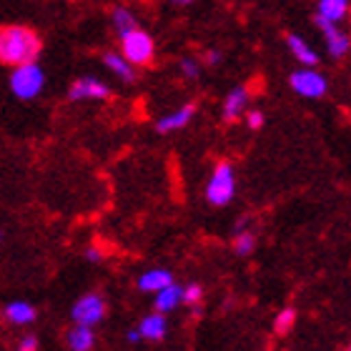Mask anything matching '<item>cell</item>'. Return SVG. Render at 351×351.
<instances>
[{
  "mask_svg": "<svg viewBox=\"0 0 351 351\" xmlns=\"http://www.w3.org/2000/svg\"><path fill=\"white\" fill-rule=\"evenodd\" d=\"M43 51V40L28 25H3L0 28V63L3 66H23L38 60Z\"/></svg>",
  "mask_w": 351,
  "mask_h": 351,
  "instance_id": "cell-1",
  "label": "cell"
},
{
  "mask_svg": "<svg viewBox=\"0 0 351 351\" xmlns=\"http://www.w3.org/2000/svg\"><path fill=\"white\" fill-rule=\"evenodd\" d=\"M118 40H121V56H123L131 66L146 68L154 63L156 43L146 30L133 28V30H128V33H123V36H118Z\"/></svg>",
  "mask_w": 351,
  "mask_h": 351,
  "instance_id": "cell-2",
  "label": "cell"
},
{
  "mask_svg": "<svg viewBox=\"0 0 351 351\" xmlns=\"http://www.w3.org/2000/svg\"><path fill=\"white\" fill-rule=\"evenodd\" d=\"M236 196V173L228 161H219L213 166V173L206 183V198L216 208H223L234 201Z\"/></svg>",
  "mask_w": 351,
  "mask_h": 351,
  "instance_id": "cell-3",
  "label": "cell"
},
{
  "mask_svg": "<svg viewBox=\"0 0 351 351\" xmlns=\"http://www.w3.org/2000/svg\"><path fill=\"white\" fill-rule=\"evenodd\" d=\"M43 88H45V73L36 60L13 68V73H10V90H13L15 98L33 101V98H38V95L43 93Z\"/></svg>",
  "mask_w": 351,
  "mask_h": 351,
  "instance_id": "cell-4",
  "label": "cell"
},
{
  "mask_svg": "<svg viewBox=\"0 0 351 351\" xmlns=\"http://www.w3.org/2000/svg\"><path fill=\"white\" fill-rule=\"evenodd\" d=\"M106 308L108 306H106L101 293H83L71 308V319H73V324L95 326V324H101L106 319Z\"/></svg>",
  "mask_w": 351,
  "mask_h": 351,
  "instance_id": "cell-5",
  "label": "cell"
},
{
  "mask_svg": "<svg viewBox=\"0 0 351 351\" xmlns=\"http://www.w3.org/2000/svg\"><path fill=\"white\" fill-rule=\"evenodd\" d=\"M289 86L299 95H304V98H322L329 90V81L316 68H306V66L289 75Z\"/></svg>",
  "mask_w": 351,
  "mask_h": 351,
  "instance_id": "cell-6",
  "label": "cell"
},
{
  "mask_svg": "<svg viewBox=\"0 0 351 351\" xmlns=\"http://www.w3.org/2000/svg\"><path fill=\"white\" fill-rule=\"evenodd\" d=\"M316 25H319V30L324 33V40H326V51H329L331 58H346L351 51V38L349 33H346L339 23H331L326 21V18H322V15H314Z\"/></svg>",
  "mask_w": 351,
  "mask_h": 351,
  "instance_id": "cell-7",
  "label": "cell"
},
{
  "mask_svg": "<svg viewBox=\"0 0 351 351\" xmlns=\"http://www.w3.org/2000/svg\"><path fill=\"white\" fill-rule=\"evenodd\" d=\"M108 95L110 88L93 75H83L68 88V101H106Z\"/></svg>",
  "mask_w": 351,
  "mask_h": 351,
  "instance_id": "cell-8",
  "label": "cell"
},
{
  "mask_svg": "<svg viewBox=\"0 0 351 351\" xmlns=\"http://www.w3.org/2000/svg\"><path fill=\"white\" fill-rule=\"evenodd\" d=\"M249 98H251V90L246 86L231 88V90L226 93V98H223V106H221V116H223V121H226V123H234L236 118L246 110Z\"/></svg>",
  "mask_w": 351,
  "mask_h": 351,
  "instance_id": "cell-9",
  "label": "cell"
},
{
  "mask_svg": "<svg viewBox=\"0 0 351 351\" xmlns=\"http://www.w3.org/2000/svg\"><path fill=\"white\" fill-rule=\"evenodd\" d=\"M193 113H196V103H193V101L183 103L181 108H176L173 113H169V116H163V118H158V121H156V131H158V133L181 131V128H186V125L191 123Z\"/></svg>",
  "mask_w": 351,
  "mask_h": 351,
  "instance_id": "cell-10",
  "label": "cell"
},
{
  "mask_svg": "<svg viewBox=\"0 0 351 351\" xmlns=\"http://www.w3.org/2000/svg\"><path fill=\"white\" fill-rule=\"evenodd\" d=\"M103 66L108 68L118 81H123L125 86H133V83H136V78H138V73H136V66H131V63H128L121 53H113V51L103 53Z\"/></svg>",
  "mask_w": 351,
  "mask_h": 351,
  "instance_id": "cell-11",
  "label": "cell"
},
{
  "mask_svg": "<svg viewBox=\"0 0 351 351\" xmlns=\"http://www.w3.org/2000/svg\"><path fill=\"white\" fill-rule=\"evenodd\" d=\"M286 45H289L291 56L299 60L301 66H306V68L319 66V53L314 51V45L308 43V40H304L301 36H296V33H289V36H286Z\"/></svg>",
  "mask_w": 351,
  "mask_h": 351,
  "instance_id": "cell-12",
  "label": "cell"
},
{
  "mask_svg": "<svg viewBox=\"0 0 351 351\" xmlns=\"http://www.w3.org/2000/svg\"><path fill=\"white\" fill-rule=\"evenodd\" d=\"M36 306L28 304V301H10L5 308H3V319L13 326H28V324L36 322Z\"/></svg>",
  "mask_w": 351,
  "mask_h": 351,
  "instance_id": "cell-13",
  "label": "cell"
},
{
  "mask_svg": "<svg viewBox=\"0 0 351 351\" xmlns=\"http://www.w3.org/2000/svg\"><path fill=\"white\" fill-rule=\"evenodd\" d=\"M166 331H169V322H166V316H163L161 311H154V314L143 316L138 324L141 339H148V341H161V339L166 337Z\"/></svg>",
  "mask_w": 351,
  "mask_h": 351,
  "instance_id": "cell-14",
  "label": "cell"
},
{
  "mask_svg": "<svg viewBox=\"0 0 351 351\" xmlns=\"http://www.w3.org/2000/svg\"><path fill=\"white\" fill-rule=\"evenodd\" d=\"M181 293H183L181 286L171 281L169 286H163L161 291H156L154 308H156V311H161V314H169V311H173L176 306H181V304H183Z\"/></svg>",
  "mask_w": 351,
  "mask_h": 351,
  "instance_id": "cell-15",
  "label": "cell"
},
{
  "mask_svg": "<svg viewBox=\"0 0 351 351\" xmlns=\"http://www.w3.org/2000/svg\"><path fill=\"white\" fill-rule=\"evenodd\" d=\"M66 344L71 351H90L95 346V334L93 326H83V324H75L73 329L66 334Z\"/></svg>",
  "mask_w": 351,
  "mask_h": 351,
  "instance_id": "cell-16",
  "label": "cell"
},
{
  "mask_svg": "<svg viewBox=\"0 0 351 351\" xmlns=\"http://www.w3.org/2000/svg\"><path fill=\"white\" fill-rule=\"evenodd\" d=\"M171 281H173V274L169 269H151V271H143L138 276V289L141 291L156 293L161 291L163 286H169Z\"/></svg>",
  "mask_w": 351,
  "mask_h": 351,
  "instance_id": "cell-17",
  "label": "cell"
},
{
  "mask_svg": "<svg viewBox=\"0 0 351 351\" xmlns=\"http://www.w3.org/2000/svg\"><path fill=\"white\" fill-rule=\"evenodd\" d=\"M351 0H319L316 3V15H322L331 23H341L349 15Z\"/></svg>",
  "mask_w": 351,
  "mask_h": 351,
  "instance_id": "cell-18",
  "label": "cell"
},
{
  "mask_svg": "<svg viewBox=\"0 0 351 351\" xmlns=\"http://www.w3.org/2000/svg\"><path fill=\"white\" fill-rule=\"evenodd\" d=\"M110 25H113V30H116L118 36H123L128 30L138 28V18H136V13L128 10L125 5H118L110 10Z\"/></svg>",
  "mask_w": 351,
  "mask_h": 351,
  "instance_id": "cell-19",
  "label": "cell"
},
{
  "mask_svg": "<svg viewBox=\"0 0 351 351\" xmlns=\"http://www.w3.org/2000/svg\"><path fill=\"white\" fill-rule=\"evenodd\" d=\"M254 249H256V236L251 234V231H246V228H239L234 239V251L239 256H249Z\"/></svg>",
  "mask_w": 351,
  "mask_h": 351,
  "instance_id": "cell-20",
  "label": "cell"
},
{
  "mask_svg": "<svg viewBox=\"0 0 351 351\" xmlns=\"http://www.w3.org/2000/svg\"><path fill=\"white\" fill-rule=\"evenodd\" d=\"M293 324H296V308L286 306L278 311L276 322H274V331H276L278 337H286V334L293 329Z\"/></svg>",
  "mask_w": 351,
  "mask_h": 351,
  "instance_id": "cell-21",
  "label": "cell"
},
{
  "mask_svg": "<svg viewBox=\"0 0 351 351\" xmlns=\"http://www.w3.org/2000/svg\"><path fill=\"white\" fill-rule=\"evenodd\" d=\"M181 75L186 81H196L201 75V63L196 58H183L181 60Z\"/></svg>",
  "mask_w": 351,
  "mask_h": 351,
  "instance_id": "cell-22",
  "label": "cell"
},
{
  "mask_svg": "<svg viewBox=\"0 0 351 351\" xmlns=\"http://www.w3.org/2000/svg\"><path fill=\"white\" fill-rule=\"evenodd\" d=\"M201 296H204V289L198 284H191V286H183V293H181V299L186 306H196L198 301H201Z\"/></svg>",
  "mask_w": 351,
  "mask_h": 351,
  "instance_id": "cell-23",
  "label": "cell"
},
{
  "mask_svg": "<svg viewBox=\"0 0 351 351\" xmlns=\"http://www.w3.org/2000/svg\"><path fill=\"white\" fill-rule=\"evenodd\" d=\"M246 123H249L251 131H258V128H263V123H266V118H263V113L258 108L249 110L246 113Z\"/></svg>",
  "mask_w": 351,
  "mask_h": 351,
  "instance_id": "cell-24",
  "label": "cell"
},
{
  "mask_svg": "<svg viewBox=\"0 0 351 351\" xmlns=\"http://www.w3.org/2000/svg\"><path fill=\"white\" fill-rule=\"evenodd\" d=\"M15 351H38V339L36 337H23Z\"/></svg>",
  "mask_w": 351,
  "mask_h": 351,
  "instance_id": "cell-25",
  "label": "cell"
},
{
  "mask_svg": "<svg viewBox=\"0 0 351 351\" xmlns=\"http://www.w3.org/2000/svg\"><path fill=\"white\" fill-rule=\"evenodd\" d=\"M86 258H88L90 263L103 261V251L98 249V246H88V249H86Z\"/></svg>",
  "mask_w": 351,
  "mask_h": 351,
  "instance_id": "cell-26",
  "label": "cell"
},
{
  "mask_svg": "<svg viewBox=\"0 0 351 351\" xmlns=\"http://www.w3.org/2000/svg\"><path fill=\"white\" fill-rule=\"evenodd\" d=\"M221 51H206V66H211V68H216L221 63Z\"/></svg>",
  "mask_w": 351,
  "mask_h": 351,
  "instance_id": "cell-27",
  "label": "cell"
},
{
  "mask_svg": "<svg viewBox=\"0 0 351 351\" xmlns=\"http://www.w3.org/2000/svg\"><path fill=\"white\" fill-rule=\"evenodd\" d=\"M125 339L131 341V344H136V341H141V334H138V329H131L128 334H125Z\"/></svg>",
  "mask_w": 351,
  "mask_h": 351,
  "instance_id": "cell-28",
  "label": "cell"
},
{
  "mask_svg": "<svg viewBox=\"0 0 351 351\" xmlns=\"http://www.w3.org/2000/svg\"><path fill=\"white\" fill-rule=\"evenodd\" d=\"M169 3H173V5H189V3H193V0H169Z\"/></svg>",
  "mask_w": 351,
  "mask_h": 351,
  "instance_id": "cell-29",
  "label": "cell"
},
{
  "mask_svg": "<svg viewBox=\"0 0 351 351\" xmlns=\"http://www.w3.org/2000/svg\"><path fill=\"white\" fill-rule=\"evenodd\" d=\"M349 21H351V5H349Z\"/></svg>",
  "mask_w": 351,
  "mask_h": 351,
  "instance_id": "cell-30",
  "label": "cell"
},
{
  "mask_svg": "<svg viewBox=\"0 0 351 351\" xmlns=\"http://www.w3.org/2000/svg\"><path fill=\"white\" fill-rule=\"evenodd\" d=\"M0 241H3V234H0Z\"/></svg>",
  "mask_w": 351,
  "mask_h": 351,
  "instance_id": "cell-31",
  "label": "cell"
},
{
  "mask_svg": "<svg viewBox=\"0 0 351 351\" xmlns=\"http://www.w3.org/2000/svg\"><path fill=\"white\" fill-rule=\"evenodd\" d=\"M349 351H351V346H349Z\"/></svg>",
  "mask_w": 351,
  "mask_h": 351,
  "instance_id": "cell-32",
  "label": "cell"
}]
</instances>
